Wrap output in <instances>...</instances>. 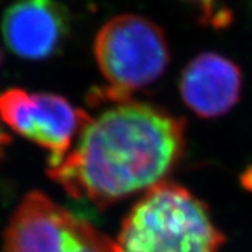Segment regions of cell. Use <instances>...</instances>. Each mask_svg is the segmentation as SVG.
Returning <instances> with one entry per match:
<instances>
[{"mask_svg": "<svg viewBox=\"0 0 252 252\" xmlns=\"http://www.w3.org/2000/svg\"><path fill=\"white\" fill-rule=\"evenodd\" d=\"M0 118L20 136L49 152V167L62 161L90 117L66 98L10 89L0 94Z\"/></svg>", "mask_w": 252, "mask_h": 252, "instance_id": "5b68a950", "label": "cell"}, {"mask_svg": "<svg viewBox=\"0 0 252 252\" xmlns=\"http://www.w3.org/2000/svg\"><path fill=\"white\" fill-rule=\"evenodd\" d=\"M241 89L240 67L215 52L193 58L180 79L181 98L200 118L223 117L238 102Z\"/></svg>", "mask_w": 252, "mask_h": 252, "instance_id": "52a82bcc", "label": "cell"}, {"mask_svg": "<svg viewBox=\"0 0 252 252\" xmlns=\"http://www.w3.org/2000/svg\"><path fill=\"white\" fill-rule=\"evenodd\" d=\"M189 1H196L199 4H202L206 11H210V9H212V3H213V0H189Z\"/></svg>", "mask_w": 252, "mask_h": 252, "instance_id": "9c48e42d", "label": "cell"}, {"mask_svg": "<svg viewBox=\"0 0 252 252\" xmlns=\"http://www.w3.org/2000/svg\"><path fill=\"white\" fill-rule=\"evenodd\" d=\"M4 252H115V248L87 220L34 190L10 219Z\"/></svg>", "mask_w": 252, "mask_h": 252, "instance_id": "277c9868", "label": "cell"}, {"mask_svg": "<svg viewBox=\"0 0 252 252\" xmlns=\"http://www.w3.org/2000/svg\"><path fill=\"white\" fill-rule=\"evenodd\" d=\"M10 142V137L1 129H0V157H1V154L4 152V147L9 144Z\"/></svg>", "mask_w": 252, "mask_h": 252, "instance_id": "ba28073f", "label": "cell"}, {"mask_svg": "<svg viewBox=\"0 0 252 252\" xmlns=\"http://www.w3.org/2000/svg\"><path fill=\"white\" fill-rule=\"evenodd\" d=\"M99 70L112 99L126 98L161 77L170 64V46L162 30L140 16H119L99 30L94 42Z\"/></svg>", "mask_w": 252, "mask_h": 252, "instance_id": "3957f363", "label": "cell"}, {"mask_svg": "<svg viewBox=\"0 0 252 252\" xmlns=\"http://www.w3.org/2000/svg\"><path fill=\"white\" fill-rule=\"evenodd\" d=\"M67 28V14L55 0H17L1 21L6 45L27 61L54 55L66 39Z\"/></svg>", "mask_w": 252, "mask_h": 252, "instance_id": "8992f818", "label": "cell"}, {"mask_svg": "<svg viewBox=\"0 0 252 252\" xmlns=\"http://www.w3.org/2000/svg\"><path fill=\"white\" fill-rule=\"evenodd\" d=\"M184 152V119L124 98L90 117L76 147L48 172L72 198L105 207L165 181Z\"/></svg>", "mask_w": 252, "mask_h": 252, "instance_id": "6da1fadb", "label": "cell"}, {"mask_svg": "<svg viewBox=\"0 0 252 252\" xmlns=\"http://www.w3.org/2000/svg\"><path fill=\"white\" fill-rule=\"evenodd\" d=\"M224 235L190 190L162 181L146 190L122 221L115 252H220Z\"/></svg>", "mask_w": 252, "mask_h": 252, "instance_id": "7a4b0ae2", "label": "cell"}]
</instances>
